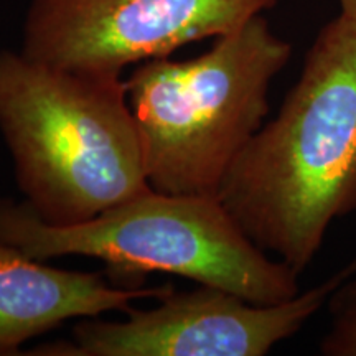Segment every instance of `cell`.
Returning a JSON list of instances; mask_svg holds the SVG:
<instances>
[{
	"instance_id": "cell-1",
	"label": "cell",
	"mask_w": 356,
	"mask_h": 356,
	"mask_svg": "<svg viewBox=\"0 0 356 356\" xmlns=\"http://www.w3.org/2000/svg\"><path fill=\"white\" fill-rule=\"evenodd\" d=\"M249 238L302 274L356 210V17L328 22L273 121L218 191Z\"/></svg>"
},
{
	"instance_id": "cell-2",
	"label": "cell",
	"mask_w": 356,
	"mask_h": 356,
	"mask_svg": "<svg viewBox=\"0 0 356 356\" xmlns=\"http://www.w3.org/2000/svg\"><path fill=\"white\" fill-rule=\"evenodd\" d=\"M0 132L24 202L48 225L92 220L152 190L122 76L2 50Z\"/></svg>"
},
{
	"instance_id": "cell-3",
	"label": "cell",
	"mask_w": 356,
	"mask_h": 356,
	"mask_svg": "<svg viewBox=\"0 0 356 356\" xmlns=\"http://www.w3.org/2000/svg\"><path fill=\"white\" fill-rule=\"evenodd\" d=\"M0 241L40 261H104L111 282L124 287H139L149 273H165L254 304H279L300 292V274L267 256L213 195L149 190L70 226L42 221L24 200L0 198Z\"/></svg>"
},
{
	"instance_id": "cell-4",
	"label": "cell",
	"mask_w": 356,
	"mask_h": 356,
	"mask_svg": "<svg viewBox=\"0 0 356 356\" xmlns=\"http://www.w3.org/2000/svg\"><path fill=\"white\" fill-rule=\"evenodd\" d=\"M292 44L257 15L190 60L154 58L126 79L150 188L218 191L269 114V89Z\"/></svg>"
},
{
	"instance_id": "cell-5",
	"label": "cell",
	"mask_w": 356,
	"mask_h": 356,
	"mask_svg": "<svg viewBox=\"0 0 356 356\" xmlns=\"http://www.w3.org/2000/svg\"><path fill=\"white\" fill-rule=\"evenodd\" d=\"M355 273L356 257L318 286L279 304H254L211 286L170 291L152 309L131 307L122 320L79 318L70 340L42 343L22 355L264 356L300 332Z\"/></svg>"
},
{
	"instance_id": "cell-6",
	"label": "cell",
	"mask_w": 356,
	"mask_h": 356,
	"mask_svg": "<svg viewBox=\"0 0 356 356\" xmlns=\"http://www.w3.org/2000/svg\"><path fill=\"white\" fill-rule=\"evenodd\" d=\"M277 0H33L22 53L79 73L122 76L129 65L228 35Z\"/></svg>"
},
{
	"instance_id": "cell-7",
	"label": "cell",
	"mask_w": 356,
	"mask_h": 356,
	"mask_svg": "<svg viewBox=\"0 0 356 356\" xmlns=\"http://www.w3.org/2000/svg\"><path fill=\"white\" fill-rule=\"evenodd\" d=\"M170 291L124 287L99 273L60 269L0 241V356L22 355L26 341L68 320L126 312L136 300L160 299Z\"/></svg>"
},
{
	"instance_id": "cell-8",
	"label": "cell",
	"mask_w": 356,
	"mask_h": 356,
	"mask_svg": "<svg viewBox=\"0 0 356 356\" xmlns=\"http://www.w3.org/2000/svg\"><path fill=\"white\" fill-rule=\"evenodd\" d=\"M327 307L330 328L320 341V353L356 356V273L333 291Z\"/></svg>"
},
{
	"instance_id": "cell-9",
	"label": "cell",
	"mask_w": 356,
	"mask_h": 356,
	"mask_svg": "<svg viewBox=\"0 0 356 356\" xmlns=\"http://www.w3.org/2000/svg\"><path fill=\"white\" fill-rule=\"evenodd\" d=\"M340 6V13L346 17H356V0H337Z\"/></svg>"
}]
</instances>
